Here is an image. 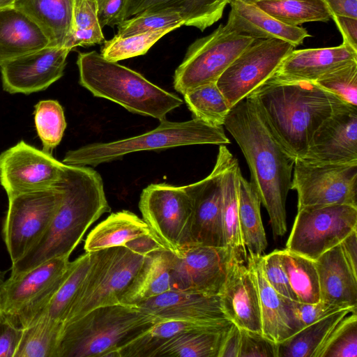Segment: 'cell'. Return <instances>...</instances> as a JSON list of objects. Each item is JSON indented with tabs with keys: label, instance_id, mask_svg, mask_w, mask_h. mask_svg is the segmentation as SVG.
<instances>
[{
	"label": "cell",
	"instance_id": "6da1fadb",
	"mask_svg": "<svg viewBox=\"0 0 357 357\" xmlns=\"http://www.w3.org/2000/svg\"><path fill=\"white\" fill-rule=\"evenodd\" d=\"M239 146L250 172V183L267 211L275 238L287 232L286 200L294 160L274 137L252 100L233 106L223 125Z\"/></svg>",
	"mask_w": 357,
	"mask_h": 357
},
{
	"label": "cell",
	"instance_id": "7a4b0ae2",
	"mask_svg": "<svg viewBox=\"0 0 357 357\" xmlns=\"http://www.w3.org/2000/svg\"><path fill=\"white\" fill-rule=\"evenodd\" d=\"M248 97L294 161L305 155L313 135L322 123L348 105L314 82L286 81L272 77Z\"/></svg>",
	"mask_w": 357,
	"mask_h": 357
},
{
	"label": "cell",
	"instance_id": "3957f363",
	"mask_svg": "<svg viewBox=\"0 0 357 357\" xmlns=\"http://www.w3.org/2000/svg\"><path fill=\"white\" fill-rule=\"evenodd\" d=\"M57 184L63 190L59 208L40 241L24 257L12 264L10 275L53 258H69L90 226L110 212L102 179L92 167L65 164Z\"/></svg>",
	"mask_w": 357,
	"mask_h": 357
},
{
	"label": "cell",
	"instance_id": "277c9868",
	"mask_svg": "<svg viewBox=\"0 0 357 357\" xmlns=\"http://www.w3.org/2000/svg\"><path fill=\"white\" fill-rule=\"evenodd\" d=\"M160 321L136 305L96 307L63 324L56 357H117L121 347Z\"/></svg>",
	"mask_w": 357,
	"mask_h": 357
},
{
	"label": "cell",
	"instance_id": "5b68a950",
	"mask_svg": "<svg viewBox=\"0 0 357 357\" xmlns=\"http://www.w3.org/2000/svg\"><path fill=\"white\" fill-rule=\"evenodd\" d=\"M77 65L80 85L94 96L111 100L130 112L161 121L183 104L178 96L96 51L79 52Z\"/></svg>",
	"mask_w": 357,
	"mask_h": 357
},
{
	"label": "cell",
	"instance_id": "8992f818",
	"mask_svg": "<svg viewBox=\"0 0 357 357\" xmlns=\"http://www.w3.org/2000/svg\"><path fill=\"white\" fill-rule=\"evenodd\" d=\"M229 143L222 126H213L194 118L183 122L165 119L160 121L157 128L144 134L110 142L90 144L68 151L62 162L69 165L96 166L141 151Z\"/></svg>",
	"mask_w": 357,
	"mask_h": 357
},
{
	"label": "cell",
	"instance_id": "52a82bcc",
	"mask_svg": "<svg viewBox=\"0 0 357 357\" xmlns=\"http://www.w3.org/2000/svg\"><path fill=\"white\" fill-rule=\"evenodd\" d=\"M146 256L125 246L92 252L89 271L64 324L96 307L121 303Z\"/></svg>",
	"mask_w": 357,
	"mask_h": 357
},
{
	"label": "cell",
	"instance_id": "ba28073f",
	"mask_svg": "<svg viewBox=\"0 0 357 357\" xmlns=\"http://www.w3.org/2000/svg\"><path fill=\"white\" fill-rule=\"evenodd\" d=\"M70 262L67 257L53 258L10 275L0 288V310L22 328L30 324L45 312Z\"/></svg>",
	"mask_w": 357,
	"mask_h": 357
},
{
	"label": "cell",
	"instance_id": "9c48e42d",
	"mask_svg": "<svg viewBox=\"0 0 357 357\" xmlns=\"http://www.w3.org/2000/svg\"><path fill=\"white\" fill-rule=\"evenodd\" d=\"M63 197L54 188L8 197L1 235L12 264L24 257L42 238Z\"/></svg>",
	"mask_w": 357,
	"mask_h": 357
},
{
	"label": "cell",
	"instance_id": "30bf717a",
	"mask_svg": "<svg viewBox=\"0 0 357 357\" xmlns=\"http://www.w3.org/2000/svg\"><path fill=\"white\" fill-rule=\"evenodd\" d=\"M254 40L220 24L209 35L193 42L176 69L173 85L183 95L201 85L216 82L223 72Z\"/></svg>",
	"mask_w": 357,
	"mask_h": 357
},
{
	"label": "cell",
	"instance_id": "8fae6325",
	"mask_svg": "<svg viewBox=\"0 0 357 357\" xmlns=\"http://www.w3.org/2000/svg\"><path fill=\"white\" fill-rule=\"evenodd\" d=\"M139 208L151 231L175 255L192 243L193 204L185 186L151 184L142 190Z\"/></svg>",
	"mask_w": 357,
	"mask_h": 357
},
{
	"label": "cell",
	"instance_id": "7c38bea8",
	"mask_svg": "<svg viewBox=\"0 0 357 357\" xmlns=\"http://www.w3.org/2000/svg\"><path fill=\"white\" fill-rule=\"evenodd\" d=\"M357 229V207L334 204L298 210L286 249L313 261Z\"/></svg>",
	"mask_w": 357,
	"mask_h": 357
},
{
	"label": "cell",
	"instance_id": "4fadbf2b",
	"mask_svg": "<svg viewBox=\"0 0 357 357\" xmlns=\"http://www.w3.org/2000/svg\"><path fill=\"white\" fill-rule=\"evenodd\" d=\"M291 190L298 210L334 204L357 207V163L313 164L295 160Z\"/></svg>",
	"mask_w": 357,
	"mask_h": 357
},
{
	"label": "cell",
	"instance_id": "5bb4252c",
	"mask_svg": "<svg viewBox=\"0 0 357 357\" xmlns=\"http://www.w3.org/2000/svg\"><path fill=\"white\" fill-rule=\"evenodd\" d=\"M294 48L278 38L254 40L216 81L229 105L232 107L268 80Z\"/></svg>",
	"mask_w": 357,
	"mask_h": 357
},
{
	"label": "cell",
	"instance_id": "9a60e30c",
	"mask_svg": "<svg viewBox=\"0 0 357 357\" xmlns=\"http://www.w3.org/2000/svg\"><path fill=\"white\" fill-rule=\"evenodd\" d=\"M237 252L239 251L228 247L197 243L183 245L178 255L173 253L171 290L218 295L229 266Z\"/></svg>",
	"mask_w": 357,
	"mask_h": 357
},
{
	"label": "cell",
	"instance_id": "2e32d148",
	"mask_svg": "<svg viewBox=\"0 0 357 357\" xmlns=\"http://www.w3.org/2000/svg\"><path fill=\"white\" fill-rule=\"evenodd\" d=\"M65 164L21 140L0 154V183L8 197L56 186Z\"/></svg>",
	"mask_w": 357,
	"mask_h": 357
},
{
	"label": "cell",
	"instance_id": "e0dca14e",
	"mask_svg": "<svg viewBox=\"0 0 357 357\" xmlns=\"http://www.w3.org/2000/svg\"><path fill=\"white\" fill-rule=\"evenodd\" d=\"M223 167L224 155L220 145L212 172L204 179L185 185L193 204L191 225L192 243L213 247H227L222 220Z\"/></svg>",
	"mask_w": 357,
	"mask_h": 357
},
{
	"label": "cell",
	"instance_id": "ac0fdd59",
	"mask_svg": "<svg viewBox=\"0 0 357 357\" xmlns=\"http://www.w3.org/2000/svg\"><path fill=\"white\" fill-rule=\"evenodd\" d=\"M70 51L47 46L1 64L3 90L29 94L46 89L63 76Z\"/></svg>",
	"mask_w": 357,
	"mask_h": 357
},
{
	"label": "cell",
	"instance_id": "d6986e66",
	"mask_svg": "<svg viewBox=\"0 0 357 357\" xmlns=\"http://www.w3.org/2000/svg\"><path fill=\"white\" fill-rule=\"evenodd\" d=\"M301 160L313 164L357 163V107L347 105L322 123Z\"/></svg>",
	"mask_w": 357,
	"mask_h": 357
},
{
	"label": "cell",
	"instance_id": "ffe728a7",
	"mask_svg": "<svg viewBox=\"0 0 357 357\" xmlns=\"http://www.w3.org/2000/svg\"><path fill=\"white\" fill-rule=\"evenodd\" d=\"M245 259L243 253L236 252L218 295L229 321L239 328L262 334L258 287Z\"/></svg>",
	"mask_w": 357,
	"mask_h": 357
},
{
	"label": "cell",
	"instance_id": "44dd1931",
	"mask_svg": "<svg viewBox=\"0 0 357 357\" xmlns=\"http://www.w3.org/2000/svg\"><path fill=\"white\" fill-rule=\"evenodd\" d=\"M137 306L161 320L202 324L229 321L222 308L219 295L169 290Z\"/></svg>",
	"mask_w": 357,
	"mask_h": 357
},
{
	"label": "cell",
	"instance_id": "7402d4cb",
	"mask_svg": "<svg viewBox=\"0 0 357 357\" xmlns=\"http://www.w3.org/2000/svg\"><path fill=\"white\" fill-rule=\"evenodd\" d=\"M354 61H357V52L343 43L337 47L292 50L271 77L286 81L315 82Z\"/></svg>",
	"mask_w": 357,
	"mask_h": 357
},
{
	"label": "cell",
	"instance_id": "603a6c76",
	"mask_svg": "<svg viewBox=\"0 0 357 357\" xmlns=\"http://www.w3.org/2000/svg\"><path fill=\"white\" fill-rule=\"evenodd\" d=\"M229 4L231 10L225 24L239 34L254 40L278 38L294 47L310 36L306 29L283 24L253 3L230 0Z\"/></svg>",
	"mask_w": 357,
	"mask_h": 357
},
{
	"label": "cell",
	"instance_id": "cb8c5ba5",
	"mask_svg": "<svg viewBox=\"0 0 357 357\" xmlns=\"http://www.w3.org/2000/svg\"><path fill=\"white\" fill-rule=\"evenodd\" d=\"M319 283L320 301L341 308L357 307V275L347 264L340 245L314 261Z\"/></svg>",
	"mask_w": 357,
	"mask_h": 357
},
{
	"label": "cell",
	"instance_id": "d4e9b609",
	"mask_svg": "<svg viewBox=\"0 0 357 357\" xmlns=\"http://www.w3.org/2000/svg\"><path fill=\"white\" fill-rule=\"evenodd\" d=\"M230 0H126L124 19L142 13L176 12L184 25L204 31L222 16Z\"/></svg>",
	"mask_w": 357,
	"mask_h": 357
},
{
	"label": "cell",
	"instance_id": "484cf974",
	"mask_svg": "<svg viewBox=\"0 0 357 357\" xmlns=\"http://www.w3.org/2000/svg\"><path fill=\"white\" fill-rule=\"evenodd\" d=\"M49 45L43 31L24 13L14 7L0 10V65Z\"/></svg>",
	"mask_w": 357,
	"mask_h": 357
},
{
	"label": "cell",
	"instance_id": "4316f807",
	"mask_svg": "<svg viewBox=\"0 0 357 357\" xmlns=\"http://www.w3.org/2000/svg\"><path fill=\"white\" fill-rule=\"evenodd\" d=\"M74 1L15 0L13 7L40 27L49 40V46L67 48L73 32Z\"/></svg>",
	"mask_w": 357,
	"mask_h": 357
},
{
	"label": "cell",
	"instance_id": "83f0119b",
	"mask_svg": "<svg viewBox=\"0 0 357 357\" xmlns=\"http://www.w3.org/2000/svg\"><path fill=\"white\" fill-rule=\"evenodd\" d=\"M262 255L247 254L246 264L253 273L258 287L262 334L280 343L294 333L281 296L269 284L264 274Z\"/></svg>",
	"mask_w": 357,
	"mask_h": 357
},
{
	"label": "cell",
	"instance_id": "f1b7e54d",
	"mask_svg": "<svg viewBox=\"0 0 357 357\" xmlns=\"http://www.w3.org/2000/svg\"><path fill=\"white\" fill-rule=\"evenodd\" d=\"M173 253L167 249L146 256L139 272L124 294L121 303L137 305L171 290L170 270Z\"/></svg>",
	"mask_w": 357,
	"mask_h": 357
},
{
	"label": "cell",
	"instance_id": "f546056e",
	"mask_svg": "<svg viewBox=\"0 0 357 357\" xmlns=\"http://www.w3.org/2000/svg\"><path fill=\"white\" fill-rule=\"evenodd\" d=\"M233 323L206 325L181 333L161 346L154 357H218Z\"/></svg>",
	"mask_w": 357,
	"mask_h": 357
},
{
	"label": "cell",
	"instance_id": "4dcf8cb0",
	"mask_svg": "<svg viewBox=\"0 0 357 357\" xmlns=\"http://www.w3.org/2000/svg\"><path fill=\"white\" fill-rule=\"evenodd\" d=\"M153 233L145 221L129 211L110 214L96 225L87 236L85 252H92L105 248L124 246L140 236Z\"/></svg>",
	"mask_w": 357,
	"mask_h": 357
},
{
	"label": "cell",
	"instance_id": "1f68e13d",
	"mask_svg": "<svg viewBox=\"0 0 357 357\" xmlns=\"http://www.w3.org/2000/svg\"><path fill=\"white\" fill-rule=\"evenodd\" d=\"M222 176V220L225 245L247 256L240 231L238 220V188L241 172L238 160L224 145Z\"/></svg>",
	"mask_w": 357,
	"mask_h": 357
},
{
	"label": "cell",
	"instance_id": "d6a6232c",
	"mask_svg": "<svg viewBox=\"0 0 357 357\" xmlns=\"http://www.w3.org/2000/svg\"><path fill=\"white\" fill-rule=\"evenodd\" d=\"M354 308H343L303 328L278 343V357H319L328 335L337 324Z\"/></svg>",
	"mask_w": 357,
	"mask_h": 357
},
{
	"label": "cell",
	"instance_id": "836d02e7",
	"mask_svg": "<svg viewBox=\"0 0 357 357\" xmlns=\"http://www.w3.org/2000/svg\"><path fill=\"white\" fill-rule=\"evenodd\" d=\"M238 203L243 243L249 253L262 255L268 243L261 217V201L252 184L242 174L239 176Z\"/></svg>",
	"mask_w": 357,
	"mask_h": 357
},
{
	"label": "cell",
	"instance_id": "e575fe53",
	"mask_svg": "<svg viewBox=\"0 0 357 357\" xmlns=\"http://www.w3.org/2000/svg\"><path fill=\"white\" fill-rule=\"evenodd\" d=\"M253 4L283 24L293 26L311 22H328L332 18L324 0H259Z\"/></svg>",
	"mask_w": 357,
	"mask_h": 357
},
{
	"label": "cell",
	"instance_id": "d590c367",
	"mask_svg": "<svg viewBox=\"0 0 357 357\" xmlns=\"http://www.w3.org/2000/svg\"><path fill=\"white\" fill-rule=\"evenodd\" d=\"M63 326L43 314L22 328L15 357H56Z\"/></svg>",
	"mask_w": 357,
	"mask_h": 357
},
{
	"label": "cell",
	"instance_id": "8d00e7d4",
	"mask_svg": "<svg viewBox=\"0 0 357 357\" xmlns=\"http://www.w3.org/2000/svg\"><path fill=\"white\" fill-rule=\"evenodd\" d=\"M211 324H218L173 319L160 321L148 331L121 347L117 351V357H154L161 346L177 335L188 330Z\"/></svg>",
	"mask_w": 357,
	"mask_h": 357
},
{
	"label": "cell",
	"instance_id": "74e56055",
	"mask_svg": "<svg viewBox=\"0 0 357 357\" xmlns=\"http://www.w3.org/2000/svg\"><path fill=\"white\" fill-rule=\"evenodd\" d=\"M282 264L297 301H320L319 283L314 261L287 249L280 250Z\"/></svg>",
	"mask_w": 357,
	"mask_h": 357
},
{
	"label": "cell",
	"instance_id": "f35d334b",
	"mask_svg": "<svg viewBox=\"0 0 357 357\" xmlns=\"http://www.w3.org/2000/svg\"><path fill=\"white\" fill-rule=\"evenodd\" d=\"M91 261L92 252H85L70 262L68 273L51 300L45 314L64 324L89 271Z\"/></svg>",
	"mask_w": 357,
	"mask_h": 357
},
{
	"label": "cell",
	"instance_id": "ab89813d",
	"mask_svg": "<svg viewBox=\"0 0 357 357\" xmlns=\"http://www.w3.org/2000/svg\"><path fill=\"white\" fill-rule=\"evenodd\" d=\"M183 97L194 119L213 126H222L231 108L216 82L193 88Z\"/></svg>",
	"mask_w": 357,
	"mask_h": 357
},
{
	"label": "cell",
	"instance_id": "60d3db41",
	"mask_svg": "<svg viewBox=\"0 0 357 357\" xmlns=\"http://www.w3.org/2000/svg\"><path fill=\"white\" fill-rule=\"evenodd\" d=\"M98 19L96 0H75L73 32L67 48L88 47L105 41Z\"/></svg>",
	"mask_w": 357,
	"mask_h": 357
},
{
	"label": "cell",
	"instance_id": "b9f144b4",
	"mask_svg": "<svg viewBox=\"0 0 357 357\" xmlns=\"http://www.w3.org/2000/svg\"><path fill=\"white\" fill-rule=\"evenodd\" d=\"M34 121L43 151L52 153L61 142L66 128L62 106L57 100H40L35 105Z\"/></svg>",
	"mask_w": 357,
	"mask_h": 357
},
{
	"label": "cell",
	"instance_id": "7bdbcfd3",
	"mask_svg": "<svg viewBox=\"0 0 357 357\" xmlns=\"http://www.w3.org/2000/svg\"><path fill=\"white\" fill-rule=\"evenodd\" d=\"M174 29L165 28L128 37L116 35L104 42L100 54L105 59L114 62L145 54L158 40Z\"/></svg>",
	"mask_w": 357,
	"mask_h": 357
},
{
	"label": "cell",
	"instance_id": "ee69618b",
	"mask_svg": "<svg viewBox=\"0 0 357 357\" xmlns=\"http://www.w3.org/2000/svg\"><path fill=\"white\" fill-rule=\"evenodd\" d=\"M357 311L345 316L324 344L319 357L357 356Z\"/></svg>",
	"mask_w": 357,
	"mask_h": 357
},
{
	"label": "cell",
	"instance_id": "f6af8a7d",
	"mask_svg": "<svg viewBox=\"0 0 357 357\" xmlns=\"http://www.w3.org/2000/svg\"><path fill=\"white\" fill-rule=\"evenodd\" d=\"M184 25L176 12H154L135 15L118 24L117 36L128 37L165 28L177 29Z\"/></svg>",
	"mask_w": 357,
	"mask_h": 357
},
{
	"label": "cell",
	"instance_id": "bcb514c9",
	"mask_svg": "<svg viewBox=\"0 0 357 357\" xmlns=\"http://www.w3.org/2000/svg\"><path fill=\"white\" fill-rule=\"evenodd\" d=\"M314 82L347 104L357 107V61L333 70Z\"/></svg>",
	"mask_w": 357,
	"mask_h": 357
},
{
	"label": "cell",
	"instance_id": "7dc6e473",
	"mask_svg": "<svg viewBox=\"0 0 357 357\" xmlns=\"http://www.w3.org/2000/svg\"><path fill=\"white\" fill-rule=\"evenodd\" d=\"M281 298L294 333L324 317L343 309L321 301L316 303H306L282 296Z\"/></svg>",
	"mask_w": 357,
	"mask_h": 357
},
{
	"label": "cell",
	"instance_id": "c3c4849f",
	"mask_svg": "<svg viewBox=\"0 0 357 357\" xmlns=\"http://www.w3.org/2000/svg\"><path fill=\"white\" fill-rule=\"evenodd\" d=\"M262 268L268 282L280 296L297 301L282 264L280 250L262 255Z\"/></svg>",
	"mask_w": 357,
	"mask_h": 357
},
{
	"label": "cell",
	"instance_id": "681fc988",
	"mask_svg": "<svg viewBox=\"0 0 357 357\" xmlns=\"http://www.w3.org/2000/svg\"><path fill=\"white\" fill-rule=\"evenodd\" d=\"M238 357H278V345L263 334L240 328Z\"/></svg>",
	"mask_w": 357,
	"mask_h": 357
},
{
	"label": "cell",
	"instance_id": "f907efd6",
	"mask_svg": "<svg viewBox=\"0 0 357 357\" xmlns=\"http://www.w3.org/2000/svg\"><path fill=\"white\" fill-rule=\"evenodd\" d=\"M22 328L0 310V357H15Z\"/></svg>",
	"mask_w": 357,
	"mask_h": 357
},
{
	"label": "cell",
	"instance_id": "816d5d0a",
	"mask_svg": "<svg viewBox=\"0 0 357 357\" xmlns=\"http://www.w3.org/2000/svg\"><path fill=\"white\" fill-rule=\"evenodd\" d=\"M98 19L101 28L111 27L121 23L124 19L126 0H96Z\"/></svg>",
	"mask_w": 357,
	"mask_h": 357
},
{
	"label": "cell",
	"instance_id": "f5cc1de1",
	"mask_svg": "<svg viewBox=\"0 0 357 357\" xmlns=\"http://www.w3.org/2000/svg\"><path fill=\"white\" fill-rule=\"evenodd\" d=\"M331 19L342 36V43L357 52V19L340 15H332Z\"/></svg>",
	"mask_w": 357,
	"mask_h": 357
},
{
	"label": "cell",
	"instance_id": "db71d44e",
	"mask_svg": "<svg viewBox=\"0 0 357 357\" xmlns=\"http://www.w3.org/2000/svg\"><path fill=\"white\" fill-rule=\"evenodd\" d=\"M240 347V328L233 324L223 340L218 357H238Z\"/></svg>",
	"mask_w": 357,
	"mask_h": 357
},
{
	"label": "cell",
	"instance_id": "11a10c76",
	"mask_svg": "<svg viewBox=\"0 0 357 357\" xmlns=\"http://www.w3.org/2000/svg\"><path fill=\"white\" fill-rule=\"evenodd\" d=\"M343 256L355 275H357V229L351 231L340 243Z\"/></svg>",
	"mask_w": 357,
	"mask_h": 357
},
{
	"label": "cell",
	"instance_id": "9f6ffc18",
	"mask_svg": "<svg viewBox=\"0 0 357 357\" xmlns=\"http://www.w3.org/2000/svg\"><path fill=\"white\" fill-rule=\"evenodd\" d=\"M332 15L357 19V0H324Z\"/></svg>",
	"mask_w": 357,
	"mask_h": 357
},
{
	"label": "cell",
	"instance_id": "6f0895ef",
	"mask_svg": "<svg viewBox=\"0 0 357 357\" xmlns=\"http://www.w3.org/2000/svg\"><path fill=\"white\" fill-rule=\"evenodd\" d=\"M15 0H0V10L14 6Z\"/></svg>",
	"mask_w": 357,
	"mask_h": 357
},
{
	"label": "cell",
	"instance_id": "680465c9",
	"mask_svg": "<svg viewBox=\"0 0 357 357\" xmlns=\"http://www.w3.org/2000/svg\"><path fill=\"white\" fill-rule=\"evenodd\" d=\"M5 280V272L0 270V288L1 287Z\"/></svg>",
	"mask_w": 357,
	"mask_h": 357
},
{
	"label": "cell",
	"instance_id": "91938a15",
	"mask_svg": "<svg viewBox=\"0 0 357 357\" xmlns=\"http://www.w3.org/2000/svg\"><path fill=\"white\" fill-rule=\"evenodd\" d=\"M247 3H254L259 0H238Z\"/></svg>",
	"mask_w": 357,
	"mask_h": 357
}]
</instances>
